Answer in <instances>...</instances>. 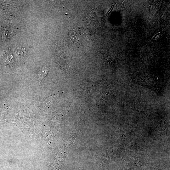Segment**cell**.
<instances>
[{
  "label": "cell",
  "instance_id": "obj_1",
  "mask_svg": "<svg viewBox=\"0 0 170 170\" xmlns=\"http://www.w3.org/2000/svg\"><path fill=\"white\" fill-rule=\"evenodd\" d=\"M48 71V69L46 66L42 67L41 68L38 72V77L40 81L47 75Z\"/></svg>",
  "mask_w": 170,
  "mask_h": 170
}]
</instances>
